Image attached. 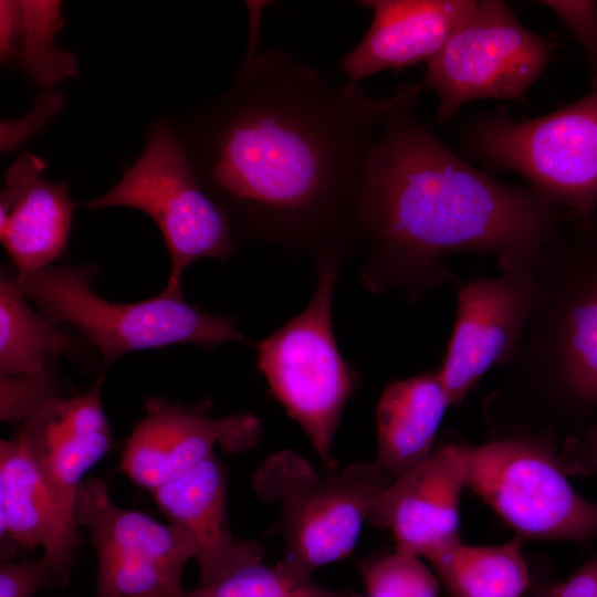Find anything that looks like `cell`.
Listing matches in <instances>:
<instances>
[{
  "instance_id": "1",
  "label": "cell",
  "mask_w": 597,
  "mask_h": 597,
  "mask_svg": "<svg viewBox=\"0 0 597 597\" xmlns=\"http://www.w3.org/2000/svg\"><path fill=\"white\" fill-rule=\"evenodd\" d=\"M247 52L228 90L178 128L207 191L237 239L343 252L353 202L384 117L417 84L380 98L358 83L334 86L282 49L258 50L260 8L250 4Z\"/></svg>"
},
{
  "instance_id": "2",
  "label": "cell",
  "mask_w": 597,
  "mask_h": 597,
  "mask_svg": "<svg viewBox=\"0 0 597 597\" xmlns=\"http://www.w3.org/2000/svg\"><path fill=\"white\" fill-rule=\"evenodd\" d=\"M417 96L387 113L362 166L353 235L365 251L363 285L413 303L452 277L454 255L495 254L538 269L567 214L449 149L411 114Z\"/></svg>"
},
{
  "instance_id": "3",
  "label": "cell",
  "mask_w": 597,
  "mask_h": 597,
  "mask_svg": "<svg viewBox=\"0 0 597 597\" xmlns=\"http://www.w3.org/2000/svg\"><path fill=\"white\" fill-rule=\"evenodd\" d=\"M540 297L507 378L556 416L597 408V214L567 224L537 269Z\"/></svg>"
},
{
  "instance_id": "4",
  "label": "cell",
  "mask_w": 597,
  "mask_h": 597,
  "mask_svg": "<svg viewBox=\"0 0 597 597\" xmlns=\"http://www.w3.org/2000/svg\"><path fill=\"white\" fill-rule=\"evenodd\" d=\"M96 272L91 265L66 264L12 275L42 315L55 325L74 326L108 364L136 350L244 341L232 318L200 311L182 293L163 291L136 303L107 301L92 289Z\"/></svg>"
},
{
  "instance_id": "5",
  "label": "cell",
  "mask_w": 597,
  "mask_h": 597,
  "mask_svg": "<svg viewBox=\"0 0 597 597\" xmlns=\"http://www.w3.org/2000/svg\"><path fill=\"white\" fill-rule=\"evenodd\" d=\"M463 140L471 157L519 174L570 221L597 214V92L530 119H513L500 106L473 121Z\"/></svg>"
},
{
  "instance_id": "6",
  "label": "cell",
  "mask_w": 597,
  "mask_h": 597,
  "mask_svg": "<svg viewBox=\"0 0 597 597\" xmlns=\"http://www.w3.org/2000/svg\"><path fill=\"white\" fill-rule=\"evenodd\" d=\"M392 482L374 460L320 473L289 449L269 455L251 478L256 495L279 506L283 559L310 575L353 553L364 523Z\"/></svg>"
},
{
  "instance_id": "7",
  "label": "cell",
  "mask_w": 597,
  "mask_h": 597,
  "mask_svg": "<svg viewBox=\"0 0 597 597\" xmlns=\"http://www.w3.org/2000/svg\"><path fill=\"white\" fill-rule=\"evenodd\" d=\"M342 252L317 255L308 305L255 344L256 366L274 398L307 436L325 470L337 468L334 439L355 377L333 331L332 305Z\"/></svg>"
},
{
  "instance_id": "8",
  "label": "cell",
  "mask_w": 597,
  "mask_h": 597,
  "mask_svg": "<svg viewBox=\"0 0 597 597\" xmlns=\"http://www.w3.org/2000/svg\"><path fill=\"white\" fill-rule=\"evenodd\" d=\"M84 206L133 208L153 219L170 255L168 293H182V275L191 263L227 260L238 243L227 212L199 180L178 128L166 118L148 126L140 156L118 182Z\"/></svg>"
},
{
  "instance_id": "9",
  "label": "cell",
  "mask_w": 597,
  "mask_h": 597,
  "mask_svg": "<svg viewBox=\"0 0 597 597\" xmlns=\"http://www.w3.org/2000/svg\"><path fill=\"white\" fill-rule=\"evenodd\" d=\"M553 53V42L525 28L505 2L474 1L417 85L437 95L434 121L443 123L474 101L521 98Z\"/></svg>"
},
{
  "instance_id": "10",
  "label": "cell",
  "mask_w": 597,
  "mask_h": 597,
  "mask_svg": "<svg viewBox=\"0 0 597 597\" xmlns=\"http://www.w3.org/2000/svg\"><path fill=\"white\" fill-rule=\"evenodd\" d=\"M464 446L467 486L521 536L597 538V504L572 486L564 461L549 446L530 438Z\"/></svg>"
},
{
  "instance_id": "11",
  "label": "cell",
  "mask_w": 597,
  "mask_h": 597,
  "mask_svg": "<svg viewBox=\"0 0 597 597\" xmlns=\"http://www.w3.org/2000/svg\"><path fill=\"white\" fill-rule=\"evenodd\" d=\"M496 276L460 284L457 312L440 377L451 406L460 405L494 367L516 356L540 297L537 269L499 258Z\"/></svg>"
},
{
  "instance_id": "12",
  "label": "cell",
  "mask_w": 597,
  "mask_h": 597,
  "mask_svg": "<svg viewBox=\"0 0 597 597\" xmlns=\"http://www.w3.org/2000/svg\"><path fill=\"white\" fill-rule=\"evenodd\" d=\"M122 454L121 471L150 491L192 471L213 454L242 452L261 438L262 425L249 412L209 418L159 397L145 402Z\"/></svg>"
},
{
  "instance_id": "13",
  "label": "cell",
  "mask_w": 597,
  "mask_h": 597,
  "mask_svg": "<svg viewBox=\"0 0 597 597\" xmlns=\"http://www.w3.org/2000/svg\"><path fill=\"white\" fill-rule=\"evenodd\" d=\"M464 444L437 448L378 499L368 521L391 533L396 551L428 561L461 542L460 499L467 486Z\"/></svg>"
},
{
  "instance_id": "14",
  "label": "cell",
  "mask_w": 597,
  "mask_h": 597,
  "mask_svg": "<svg viewBox=\"0 0 597 597\" xmlns=\"http://www.w3.org/2000/svg\"><path fill=\"white\" fill-rule=\"evenodd\" d=\"M102 381L98 378L81 395L55 397L20 425L17 434L55 504L74 525L75 501L83 476L109 451L113 442L102 404Z\"/></svg>"
},
{
  "instance_id": "15",
  "label": "cell",
  "mask_w": 597,
  "mask_h": 597,
  "mask_svg": "<svg viewBox=\"0 0 597 597\" xmlns=\"http://www.w3.org/2000/svg\"><path fill=\"white\" fill-rule=\"evenodd\" d=\"M45 160L22 151L0 193V240L19 273L52 265L67 248L75 205L69 180L43 177Z\"/></svg>"
},
{
  "instance_id": "16",
  "label": "cell",
  "mask_w": 597,
  "mask_h": 597,
  "mask_svg": "<svg viewBox=\"0 0 597 597\" xmlns=\"http://www.w3.org/2000/svg\"><path fill=\"white\" fill-rule=\"evenodd\" d=\"M151 493L170 523L184 530L196 545L197 587L210 585L243 564L263 559L261 543L238 540L231 532L226 469L214 453Z\"/></svg>"
},
{
  "instance_id": "17",
  "label": "cell",
  "mask_w": 597,
  "mask_h": 597,
  "mask_svg": "<svg viewBox=\"0 0 597 597\" xmlns=\"http://www.w3.org/2000/svg\"><path fill=\"white\" fill-rule=\"evenodd\" d=\"M473 0H365L373 21L342 60L352 83L384 70H401L433 56L467 15Z\"/></svg>"
},
{
  "instance_id": "18",
  "label": "cell",
  "mask_w": 597,
  "mask_h": 597,
  "mask_svg": "<svg viewBox=\"0 0 597 597\" xmlns=\"http://www.w3.org/2000/svg\"><path fill=\"white\" fill-rule=\"evenodd\" d=\"M0 535L28 549L43 547L42 559L66 583L76 525L64 517L17 437L0 442Z\"/></svg>"
},
{
  "instance_id": "19",
  "label": "cell",
  "mask_w": 597,
  "mask_h": 597,
  "mask_svg": "<svg viewBox=\"0 0 597 597\" xmlns=\"http://www.w3.org/2000/svg\"><path fill=\"white\" fill-rule=\"evenodd\" d=\"M449 406L439 369L387 385L376 406L374 461L394 481L419 465L432 453Z\"/></svg>"
},
{
  "instance_id": "20",
  "label": "cell",
  "mask_w": 597,
  "mask_h": 597,
  "mask_svg": "<svg viewBox=\"0 0 597 597\" xmlns=\"http://www.w3.org/2000/svg\"><path fill=\"white\" fill-rule=\"evenodd\" d=\"M74 520L91 533L96 553H115L178 569L196 557L192 538L177 525L161 524L138 511L117 506L107 483L87 479L78 488Z\"/></svg>"
},
{
  "instance_id": "21",
  "label": "cell",
  "mask_w": 597,
  "mask_h": 597,
  "mask_svg": "<svg viewBox=\"0 0 597 597\" xmlns=\"http://www.w3.org/2000/svg\"><path fill=\"white\" fill-rule=\"evenodd\" d=\"M61 7V1L1 0V63L15 60L33 82L44 86L75 77L76 59L54 44L64 23Z\"/></svg>"
},
{
  "instance_id": "22",
  "label": "cell",
  "mask_w": 597,
  "mask_h": 597,
  "mask_svg": "<svg viewBox=\"0 0 597 597\" xmlns=\"http://www.w3.org/2000/svg\"><path fill=\"white\" fill-rule=\"evenodd\" d=\"M428 562L451 597H522L530 585L520 537L493 546L459 542Z\"/></svg>"
},
{
  "instance_id": "23",
  "label": "cell",
  "mask_w": 597,
  "mask_h": 597,
  "mask_svg": "<svg viewBox=\"0 0 597 597\" xmlns=\"http://www.w3.org/2000/svg\"><path fill=\"white\" fill-rule=\"evenodd\" d=\"M12 272L0 281V377L38 374L56 356L76 348L75 341L36 313Z\"/></svg>"
},
{
  "instance_id": "24",
  "label": "cell",
  "mask_w": 597,
  "mask_h": 597,
  "mask_svg": "<svg viewBox=\"0 0 597 597\" xmlns=\"http://www.w3.org/2000/svg\"><path fill=\"white\" fill-rule=\"evenodd\" d=\"M185 597H363L354 590H334L282 559L243 564L210 585L187 590Z\"/></svg>"
},
{
  "instance_id": "25",
  "label": "cell",
  "mask_w": 597,
  "mask_h": 597,
  "mask_svg": "<svg viewBox=\"0 0 597 597\" xmlns=\"http://www.w3.org/2000/svg\"><path fill=\"white\" fill-rule=\"evenodd\" d=\"M365 597H438L439 578L420 557L395 549L360 564Z\"/></svg>"
},
{
  "instance_id": "26",
  "label": "cell",
  "mask_w": 597,
  "mask_h": 597,
  "mask_svg": "<svg viewBox=\"0 0 597 597\" xmlns=\"http://www.w3.org/2000/svg\"><path fill=\"white\" fill-rule=\"evenodd\" d=\"M55 397L51 365L38 374L0 377V419L22 425Z\"/></svg>"
},
{
  "instance_id": "27",
  "label": "cell",
  "mask_w": 597,
  "mask_h": 597,
  "mask_svg": "<svg viewBox=\"0 0 597 597\" xmlns=\"http://www.w3.org/2000/svg\"><path fill=\"white\" fill-rule=\"evenodd\" d=\"M583 49L591 72V91L597 92V2L587 0H544Z\"/></svg>"
},
{
  "instance_id": "28",
  "label": "cell",
  "mask_w": 597,
  "mask_h": 597,
  "mask_svg": "<svg viewBox=\"0 0 597 597\" xmlns=\"http://www.w3.org/2000/svg\"><path fill=\"white\" fill-rule=\"evenodd\" d=\"M51 578L55 577L42 557L4 563L0 567V597H33Z\"/></svg>"
},
{
  "instance_id": "29",
  "label": "cell",
  "mask_w": 597,
  "mask_h": 597,
  "mask_svg": "<svg viewBox=\"0 0 597 597\" xmlns=\"http://www.w3.org/2000/svg\"><path fill=\"white\" fill-rule=\"evenodd\" d=\"M564 457L567 473L597 474V422L567 441Z\"/></svg>"
},
{
  "instance_id": "30",
  "label": "cell",
  "mask_w": 597,
  "mask_h": 597,
  "mask_svg": "<svg viewBox=\"0 0 597 597\" xmlns=\"http://www.w3.org/2000/svg\"><path fill=\"white\" fill-rule=\"evenodd\" d=\"M537 597H551L548 588L544 591H541Z\"/></svg>"
},
{
  "instance_id": "31",
  "label": "cell",
  "mask_w": 597,
  "mask_h": 597,
  "mask_svg": "<svg viewBox=\"0 0 597 597\" xmlns=\"http://www.w3.org/2000/svg\"><path fill=\"white\" fill-rule=\"evenodd\" d=\"M594 597H597V593L595 594V596H594Z\"/></svg>"
}]
</instances>
